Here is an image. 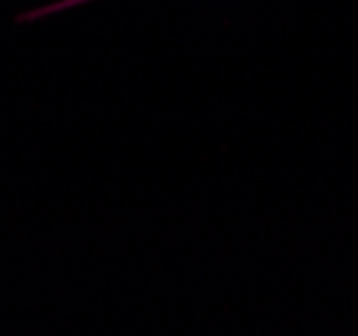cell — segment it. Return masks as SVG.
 Segmentation results:
<instances>
[{"mask_svg":"<svg viewBox=\"0 0 358 336\" xmlns=\"http://www.w3.org/2000/svg\"><path fill=\"white\" fill-rule=\"evenodd\" d=\"M84 3H92V0H57V3H49V6H41V8H30L24 14H19L17 22H36V19H46L54 17V14H62L68 8H78Z\"/></svg>","mask_w":358,"mask_h":336,"instance_id":"obj_1","label":"cell"}]
</instances>
